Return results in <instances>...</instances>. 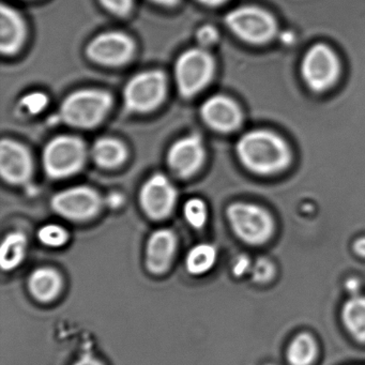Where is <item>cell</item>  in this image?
<instances>
[{"mask_svg":"<svg viewBox=\"0 0 365 365\" xmlns=\"http://www.w3.org/2000/svg\"><path fill=\"white\" fill-rule=\"evenodd\" d=\"M236 151L247 170L262 176L277 174L292 161V153L285 140L264 130H255L241 136Z\"/></svg>","mask_w":365,"mask_h":365,"instance_id":"1","label":"cell"},{"mask_svg":"<svg viewBox=\"0 0 365 365\" xmlns=\"http://www.w3.org/2000/svg\"><path fill=\"white\" fill-rule=\"evenodd\" d=\"M112 103V96L108 91L99 89L76 91L61 103L59 119L71 127L91 129L103 120Z\"/></svg>","mask_w":365,"mask_h":365,"instance_id":"2","label":"cell"},{"mask_svg":"<svg viewBox=\"0 0 365 365\" xmlns=\"http://www.w3.org/2000/svg\"><path fill=\"white\" fill-rule=\"evenodd\" d=\"M228 223L237 238L247 245L268 242L274 232L272 217L262 207L249 202H235L226 210Z\"/></svg>","mask_w":365,"mask_h":365,"instance_id":"3","label":"cell"},{"mask_svg":"<svg viewBox=\"0 0 365 365\" xmlns=\"http://www.w3.org/2000/svg\"><path fill=\"white\" fill-rule=\"evenodd\" d=\"M225 24L237 37L254 46L268 43L277 31L275 19L255 6H243L228 12Z\"/></svg>","mask_w":365,"mask_h":365,"instance_id":"4","label":"cell"},{"mask_svg":"<svg viewBox=\"0 0 365 365\" xmlns=\"http://www.w3.org/2000/svg\"><path fill=\"white\" fill-rule=\"evenodd\" d=\"M42 158L44 170L50 178H67L82 170L86 148L76 136H57L46 145Z\"/></svg>","mask_w":365,"mask_h":365,"instance_id":"5","label":"cell"},{"mask_svg":"<svg viewBox=\"0 0 365 365\" xmlns=\"http://www.w3.org/2000/svg\"><path fill=\"white\" fill-rule=\"evenodd\" d=\"M215 73V61L204 48H192L183 53L175 65L177 88L183 98H192L210 83Z\"/></svg>","mask_w":365,"mask_h":365,"instance_id":"6","label":"cell"},{"mask_svg":"<svg viewBox=\"0 0 365 365\" xmlns=\"http://www.w3.org/2000/svg\"><path fill=\"white\" fill-rule=\"evenodd\" d=\"M301 76L315 93H324L339 80L341 63L332 48L326 44L312 46L301 63Z\"/></svg>","mask_w":365,"mask_h":365,"instance_id":"7","label":"cell"},{"mask_svg":"<svg viewBox=\"0 0 365 365\" xmlns=\"http://www.w3.org/2000/svg\"><path fill=\"white\" fill-rule=\"evenodd\" d=\"M166 78L163 72H142L132 78L123 91L125 108L130 113H149L163 102Z\"/></svg>","mask_w":365,"mask_h":365,"instance_id":"8","label":"cell"},{"mask_svg":"<svg viewBox=\"0 0 365 365\" xmlns=\"http://www.w3.org/2000/svg\"><path fill=\"white\" fill-rule=\"evenodd\" d=\"M102 200L97 191L85 185L58 192L51 200L53 211L72 222H85L101 210Z\"/></svg>","mask_w":365,"mask_h":365,"instance_id":"9","label":"cell"},{"mask_svg":"<svg viewBox=\"0 0 365 365\" xmlns=\"http://www.w3.org/2000/svg\"><path fill=\"white\" fill-rule=\"evenodd\" d=\"M177 192L168 177L151 176L140 192V205L145 215L153 221H162L172 215L176 205Z\"/></svg>","mask_w":365,"mask_h":365,"instance_id":"10","label":"cell"},{"mask_svg":"<svg viewBox=\"0 0 365 365\" xmlns=\"http://www.w3.org/2000/svg\"><path fill=\"white\" fill-rule=\"evenodd\" d=\"M135 46L131 38L118 31H108L93 38L86 48L93 63L103 66H121L133 55Z\"/></svg>","mask_w":365,"mask_h":365,"instance_id":"11","label":"cell"},{"mask_svg":"<svg viewBox=\"0 0 365 365\" xmlns=\"http://www.w3.org/2000/svg\"><path fill=\"white\" fill-rule=\"evenodd\" d=\"M205 147L198 134L185 136L173 144L168 153L170 170L181 178H189L198 172L205 161Z\"/></svg>","mask_w":365,"mask_h":365,"instance_id":"12","label":"cell"},{"mask_svg":"<svg viewBox=\"0 0 365 365\" xmlns=\"http://www.w3.org/2000/svg\"><path fill=\"white\" fill-rule=\"evenodd\" d=\"M0 175L6 182L26 185L33 175L31 153L20 143L3 140L0 144Z\"/></svg>","mask_w":365,"mask_h":365,"instance_id":"13","label":"cell"},{"mask_svg":"<svg viewBox=\"0 0 365 365\" xmlns=\"http://www.w3.org/2000/svg\"><path fill=\"white\" fill-rule=\"evenodd\" d=\"M178 239L173 230L162 228L149 236L145 247V267L153 275H163L170 270L176 255Z\"/></svg>","mask_w":365,"mask_h":365,"instance_id":"14","label":"cell"},{"mask_svg":"<svg viewBox=\"0 0 365 365\" xmlns=\"http://www.w3.org/2000/svg\"><path fill=\"white\" fill-rule=\"evenodd\" d=\"M200 116L208 127L222 133L240 127L242 114L236 102L225 96H213L200 108Z\"/></svg>","mask_w":365,"mask_h":365,"instance_id":"15","label":"cell"},{"mask_svg":"<svg viewBox=\"0 0 365 365\" xmlns=\"http://www.w3.org/2000/svg\"><path fill=\"white\" fill-rule=\"evenodd\" d=\"M26 37V26L21 14L9 6L0 8V51L14 55L22 48Z\"/></svg>","mask_w":365,"mask_h":365,"instance_id":"16","label":"cell"},{"mask_svg":"<svg viewBox=\"0 0 365 365\" xmlns=\"http://www.w3.org/2000/svg\"><path fill=\"white\" fill-rule=\"evenodd\" d=\"M63 279L56 269L40 267L29 274L27 288L29 294L38 302L51 303L63 292Z\"/></svg>","mask_w":365,"mask_h":365,"instance_id":"17","label":"cell"},{"mask_svg":"<svg viewBox=\"0 0 365 365\" xmlns=\"http://www.w3.org/2000/svg\"><path fill=\"white\" fill-rule=\"evenodd\" d=\"M27 237L22 232L6 235L0 245V267L5 272L18 268L24 262L27 253Z\"/></svg>","mask_w":365,"mask_h":365,"instance_id":"18","label":"cell"},{"mask_svg":"<svg viewBox=\"0 0 365 365\" xmlns=\"http://www.w3.org/2000/svg\"><path fill=\"white\" fill-rule=\"evenodd\" d=\"M93 161L104 168H114L121 165L127 159L125 145L115 138H102L93 144L91 149Z\"/></svg>","mask_w":365,"mask_h":365,"instance_id":"19","label":"cell"},{"mask_svg":"<svg viewBox=\"0 0 365 365\" xmlns=\"http://www.w3.org/2000/svg\"><path fill=\"white\" fill-rule=\"evenodd\" d=\"M344 326L356 341L365 343V297H352L341 311Z\"/></svg>","mask_w":365,"mask_h":365,"instance_id":"20","label":"cell"},{"mask_svg":"<svg viewBox=\"0 0 365 365\" xmlns=\"http://www.w3.org/2000/svg\"><path fill=\"white\" fill-rule=\"evenodd\" d=\"M217 259V251L215 245L200 243L187 252L185 260V270L193 277H202L215 266Z\"/></svg>","mask_w":365,"mask_h":365,"instance_id":"21","label":"cell"},{"mask_svg":"<svg viewBox=\"0 0 365 365\" xmlns=\"http://www.w3.org/2000/svg\"><path fill=\"white\" fill-rule=\"evenodd\" d=\"M318 348L313 336L302 333L294 337L287 349L290 365H311L317 356Z\"/></svg>","mask_w":365,"mask_h":365,"instance_id":"22","label":"cell"},{"mask_svg":"<svg viewBox=\"0 0 365 365\" xmlns=\"http://www.w3.org/2000/svg\"><path fill=\"white\" fill-rule=\"evenodd\" d=\"M37 238L44 247L59 249L67 245L70 235L58 224H46L38 230Z\"/></svg>","mask_w":365,"mask_h":365,"instance_id":"23","label":"cell"},{"mask_svg":"<svg viewBox=\"0 0 365 365\" xmlns=\"http://www.w3.org/2000/svg\"><path fill=\"white\" fill-rule=\"evenodd\" d=\"M185 221L194 230H202L208 220V209L206 202L200 198H191L183 206Z\"/></svg>","mask_w":365,"mask_h":365,"instance_id":"24","label":"cell"},{"mask_svg":"<svg viewBox=\"0 0 365 365\" xmlns=\"http://www.w3.org/2000/svg\"><path fill=\"white\" fill-rule=\"evenodd\" d=\"M48 103V96L40 91H36L24 96L19 103V108L27 115H37L46 108Z\"/></svg>","mask_w":365,"mask_h":365,"instance_id":"25","label":"cell"},{"mask_svg":"<svg viewBox=\"0 0 365 365\" xmlns=\"http://www.w3.org/2000/svg\"><path fill=\"white\" fill-rule=\"evenodd\" d=\"M252 274H253L254 281H270L273 275H274V266L269 260L259 259L258 262H256L253 271H252Z\"/></svg>","mask_w":365,"mask_h":365,"instance_id":"26","label":"cell"},{"mask_svg":"<svg viewBox=\"0 0 365 365\" xmlns=\"http://www.w3.org/2000/svg\"><path fill=\"white\" fill-rule=\"evenodd\" d=\"M100 3L112 14L125 16L131 11L133 0H100Z\"/></svg>","mask_w":365,"mask_h":365,"instance_id":"27","label":"cell"},{"mask_svg":"<svg viewBox=\"0 0 365 365\" xmlns=\"http://www.w3.org/2000/svg\"><path fill=\"white\" fill-rule=\"evenodd\" d=\"M196 40L202 48H208L217 43L219 40V33L211 25H204L196 33Z\"/></svg>","mask_w":365,"mask_h":365,"instance_id":"28","label":"cell"},{"mask_svg":"<svg viewBox=\"0 0 365 365\" xmlns=\"http://www.w3.org/2000/svg\"><path fill=\"white\" fill-rule=\"evenodd\" d=\"M72 365H104L100 359L91 354H83Z\"/></svg>","mask_w":365,"mask_h":365,"instance_id":"29","label":"cell"},{"mask_svg":"<svg viewBox=\"0 0 365 365\" xmlns=\"http://www.w3.org/2000/svg\"><path fill=\"white\" fill-rule=\"evenodd\" d=\"M106 204H108V206L110 207V208H119V207L123 204V195H121V194L116 193V192L110 193V195L108 196V198H106Z\"/></svg>","mask_w":365,"mask_h":365,"instance_id":"30","label":"cell"},{"mask_svg":"<svg viewBox=\"0 0 365 365\" xmlns=\"http://www.w3.org/2000/svg\"><path fill=\"white\" fill-rule=\"evenodd\" d=\"M354 250H356L358 255L365 257V238L359 239V240L354 243Z\"/></svg>","mask_w":365,"mask_h":365,"instance_id":"31","label":"cell"},{"mask_svg":"<svg viewBox=\"0 0 365 365\" xmlns=\"http://www.w3.org/2000/svg\"><path fill=\"white\" fill-rule=\"evenodd\" d=\"M202 5L210 6V7H217V6L223 5L227 0H197Z\"/></svg>","mask_w":365,"mask_h":365,"instance_id":"32","label":"cell"},{"mask_svg":"<svg viewBox=\"0 0 365 365\" xmlns=\"http://www.w3.org/2000/svg\"><path fill=\"white\" fill-rule=\"evenodd\" d=\"M153 3L158 4V5L168 6V7H172V6L176 5L179 0H150Z\"/></svg>","mask_w":365,"mask_h":365,"instance_id":"33","label":"cell"}]
</instances>
